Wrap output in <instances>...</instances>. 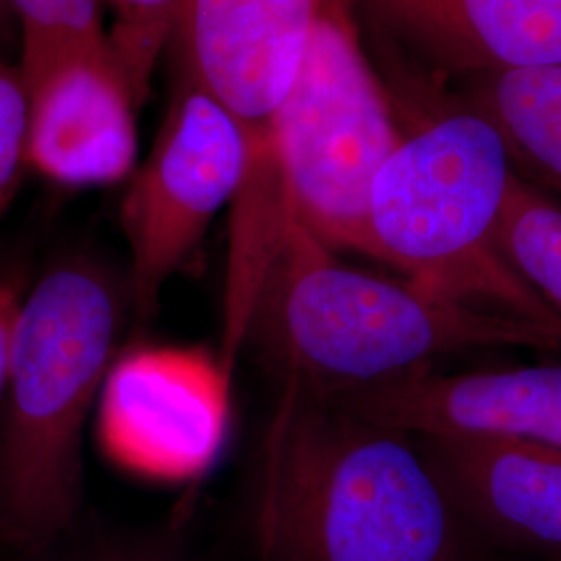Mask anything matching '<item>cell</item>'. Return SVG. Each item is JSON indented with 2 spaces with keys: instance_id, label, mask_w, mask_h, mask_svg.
Listing matches in <instances>:
<instances>
[{
  "instance_id": "1",
  "label": "cell",
  "mask_w": 561,
  "mask_h": 561,
  "mask_svg": "<svg viewBox=\"0 0 561 561\" xmlns=\"http://www.w3.org/2000/svg\"><path fill=\"white\" fill-rule=\"evenodd\" d=\"M262 561H472L421 442L283 382L254 502Z\"/></svg>"
},
{
  "instance_id": "2",
  "label": "cell",
  "mask_w": 561,
  "mask_h": 561,
  "mask_svg": "<svg viewBox=\"0 0 561 561\" xmlns=\"http://www.w3.org/2000/svg\"><path fill=\"white\" fill-rule=\"evenodd\" d=\"M283 382L352 389L489 347L560 352L537 322L442 300L414 285L347 266L301 225L287 202L254 280L241 341Z\"/></svg>"
},
{
  "instance_id": "3",
  "label": "cell",
  "mask_w": 561,
  "mask_h": 561,
  "mask_svg": "<svg viewBox=\"0 0 561 561\" xmlns=\"http://www.w3.org/2000/svg\"><path fill=\"white\" fill-rule=\"evenodd\" d=\"M119 333V289L88 259L42 275L21 301L0 400V545L41 553L83 502V426Z\"/></svg>"
},
{
  "instance_id": "4",
  "label": "cell",
  "mask_w": 561,
  "mask_h": 561,
  "mask_svg": "<svg viewBox=\"0 0 561 561\" xmlns=\"http://www.w3.org/2000/svg\"><path fill=\"white\" fill-rule=\"evenodd\" d=\"M497 127L477 106L442 102L403 127L370 192L373 259L424 294L537 322L561 317L507 264L497 222L514 178Z\"/></svg>"
},
{
  "instance_id": "5",
  "label": "cell",
  "mask_w": 561,
  "mask_h": 561,
  "mask_svg": "<svg viewBox=\"0 0 561 561\" xmlns=\"http://www.w3.org/2000/svg\"><path fill=\"white\" fill-rule=\"evenodd\" d=\"M268 138L291 213L329 250L373 259L370 192L403 138L354 0H324Z\"/></svg>"
},
{
  "instance_id": "6",
  "label": "cell",
  "mask_w": 561,
  "mask_h": 561,
  "mask_svg": "<svg viewBox=\"0 0 561 561\" xmlns=\"http://www.w3.org/2000/svg\"><path fill=\"white\" fill-rule=\"evenodd\" d=\"M248 167L243 125L180 73L150 154L131 173L121 206L140 321L157 310L167 280L194 261L210 222L240 194Z\"/></svg>"
},
{
  "instance_id": "7",
  "label": "cell",
  "mask_w": 561,
  "mask_h": 561,
  "mask_svg": "<svg viewBox=\"0 0 561 561\" xmlns=\"http://www.w3.org/2000/svg\"><path fill=\"white\" fill-rule=\"evenodd\" d=\"M231 375L204 350L138 347L102 382L99 435L129 472L192 481L221 454Z\"/></svg>"
},
{
  "instance_id": "8",
  "label": "cell",
  "mask_w": 561,
  "mask_h": 561,
  "mask_svg": "<svg viewBox=\"0 0 561 561\" xmlns=\"http://www.w3.org/2000/svg\"><path fill=\"white\" fill-rule=\"evenodd\" d=\"M324 0H180L171 42L181 73L240 121L250 140L268 125L298 73Z\"/></svg>"
},
{
  "instance_id": "9",
  "label": "cell",
  "mask_w": 561,
  "mask_h": 561,
  "mask_svg": "<svg viewBox=\"0 0 561 561\" xmlns=\"http://www.w3.org/2000/svg\"><path fill=\"white\" fill-rule=\"evenodd\" d=\"M317 393L414 437L489 435L561 447V364L451 375L424 366L375 385Z\"/></svg>"
},
{
  "instance_id": "10",
  "label": "cell",
  "mask_w": 561,
  "mask_h": 561,
  "mask_svg": "<svg viewBox=\"0 0 561 561\" xmlns=\"http://www.w3.org/2000/svg\"><path fill=\"white\" fill-rule=\"evenodd\" d=\"M435 78L561 65V0H354Z\"/></svg>"
},
{
  "instance_id": "11",
  "label": "cell",
  "mask_w": 561,
  "mask_h": 561,
  "mask_svg": "<svg viewBox=\"0 0 561 561\" xmlns=\"http://www.w3.org/2000/svg\"><path fill=\"white\" fill-rule=\"evenodd\" d=\"M138 106L113 53L69 60L30 90L27 167L60 185H111L138 161Z\"/></svg>"
},
{
  "instance_id": "12",
  "label": "cell",
  "mask_w": 561,
  "mask_h": 561,
  "mask_svg": "<svg viewBox=\"0 0 561 561\" xmlns=\"http://www.w3.org/2000/svg\"><path fill=\"white\" fill-rule=\"evenodd\" d=\"M463 524L561 553V447L489 435L416 437Z\"/></svg>"
},
{
  "instance_id": "13",
  "label": "cell",
  "mask_w": 561,
  "mask_h": 561,
  "mask_svg": "<svg viewBox=\"0 0 561 561\" xmlns=\"http://www.w3.org/2000/svg\"><path fill=\"white\" fill-rule=\"evenodd\" d=\"M461 94L502 134L514 171L561 192V65L474 76Z\"/></svg>"
},
{
  "instance_id": "14",
  "label": "cell",
  "mask_w": 561,
  "mask_h": 561,
  "mask_svg": "<svg viewBox=\"0 0 561 561\" xmlns=\"http://www.w3.org/2000/svg\"><path fill=\"white\" fill-rule=\"evenodd\" d=\"M11 9L20 27L27 92L60 65L111 50L106 0H11Z\"/></svg>"
},
{
  "instance_id": "15",
  "label": "cell",
  "mask_w": 561,
  "mask_h": 561,
  "mask_svg": "<svg viewBox=\"0 0 561 561\" xmlns=\"http://www.w3.org/2000/svg\"><path fill=\"white\" fill-rule=\"evenodd\" d=\"M503 259L561 317V206L514 173L497 222Z\"/></svg>"
},
{
  "instance_id": "16",
  "label": "cell",
  "mask_w": 561,
  "mask_h": 561,
  "mask_svg": "<svg viewBox=\"0 0 561 561\" xmlns=\"http://www.w3.org/2000/svg\"><path fill=\"white\" fill-rule=\"evenodd\" d=\"M180 0H106L108 44L138 111L171 44Z\"/></svg>"
},
{
  "instance_id": "17",
  "label": "cell",
  "mask_w": 561,
  "mask_h": 561,
  "mask_svg": "<svg viewBox=\"0 0 561 561\" xmlns=\"http://www.w3.org/2000/svg\"><path fill=\"white\" fill-rule=\"evenodd\" d=\"M30 92L20 65L0 55V217L27 169Z\"/></svg>"
},
{
  "instance_id": "18",
  "label": "cell",
  "mask_w": 561,
  "mask_h": 561,
  "mask_svg": "<svg viewBox=\"0 0 561 561\" xmlns=\"http://www.w3.org/2000/svg\"><path fill=\"white\" fill-rule=\"evenodd\" d=\"M21 300L18 291L0 280V400L7 385V373H9V356H11V340L13 329L20 314Z\"/></svg>"
},
{
  "instance_id": "19",
  "label": "cell",
  "mask_w": 561,
  "mask_h": 561,
  "mask_svg": "<svg viewBox=\"0 0 561 561\" xmlns=\"http://www.w3.org/2000/svg\"><path fill=\"white\" fill-rule=\"evenodd\" d=\"M85 561H175L171 556L162 553L159 549L148 547H113L96 553L94 558Z\"/></svg>"
},
{
  "instance_id": "20",
  "label": "cell",
  "mask_w": 561,
  "mask_h": 561,
  "mask_svg": "<svg viewBox=\"0 0 561 561\" xmlns=\"http://www.w3.org/2000/svg\"><path fill=\"white\" fill-rule=\"evenodd\" d=\"M13 23H15V18H13L11 0H0V42L7 36V32L11 30Z\"/></svg>"
}]
</instances>
